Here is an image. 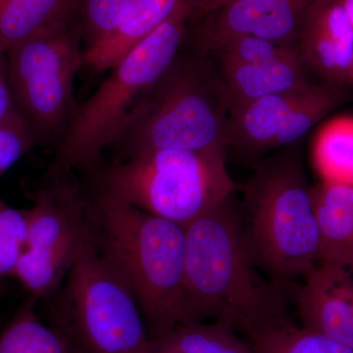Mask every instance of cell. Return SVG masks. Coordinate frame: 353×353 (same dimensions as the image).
<instances>
[{
  "label": "cell",
  "mask_w": 353,
  "mask_h": 353,
  "mask_svg": "<svg viewBox=\"0 0 353 353\" xmlns=\"http://www.w3.org/2000/svg\"><path fill=\"white\" fill-rule=\"evenodd\" d=\"M185 322L226 323L245 334L285 314L284 303L256 272L232 199L185 226Z\"/></svg>",
  "instance_id": "obj_1"
},
{
  "label": "cell",
  "mask_w": 353,
  "mask_h": 353,
  "mask_svg": "<svg viewBox=\"0 0 353 353\" xmlns=\"http://www.w3.org/2000/svg\"><path fill=\"white\" fill-rule=\"evenodd\" d=\"M90 216L97 243L131 285L150 339L168 334L183 320L185 226L102 190Z\"/></svg>",
  "instance_id": "obj_2"
},
{
  "label": "cell",
  "mask_w": 353,
  "mask_h": 353,
  "mask_svg": "<svg viewBox=\"0 0 353 353\" xmlns=\"http://www.w3.org/2000/svg\"><path fill=\"white\" fill-rule=\"evenodd\" d=\"M194 0L120 60L101 87L74 111L60 139L54 175L94 168L102 152L115 145L153 85L180 54Z\"/></svg>",
  "instance_id": "obj_3"
},
{
  "label": "cell",
  "mask_w": 353,
  "mask_h": 353,
  "mask_svg": "<svg viewBox=\"0 0 353 353\" xmlns=\"http://www.w3.org/2000/svg\"><path fill=\"white\" fill-rule=\"evenodd\" d=\"M208 57L181 55L132 113L117 143L131 153L226 152L230 110L220 71Z\"/></svg>",
  "instance_id": "obj_4"
},
{
  "label": "cell",
  "mask_w": 353,
  "mask_h": 353,
  "mask_svg": "<svg viewBox=\"0 0 353 353\" xmlns=\"http://www.w3.org/2000/svg\"><path fill=\"white\" fill-rule=\"evenodd\" d=\"M51 326L77 353H148L152 339L123 272L92 231L61 288L51 296Z\"/></svg>",
  "instance_id": "obj_5"
},
{
  "label": "cell",
  "mask_w": 353,
  "mask_h": 353,
  "mask_svg": "<svg viewBox=\"0 0 353 353\" xmlns=\"http://www.w3.org/2000/svg\"><path fill=\"white\" fill-rule=\"evenodd\" d=\"M287 148L260 163L245 187L248 245L257 265L282 280L305 276L320 250L312 188L299 150Z\"/></svg>",
  "instance_id": "obj_6"
},
{
  "label": "cell",
  "mask_w": 353,
  "mask_h": 353,
  "mask_svg": "<svg viewBox=\"0 0 353 353\" xmlns=\"http://www.w3.org/2000/svg\"><path fill=\"white\" fill-rule=\"evenodd\" d=\"M125 157L108 167L101 190L183 226L231 199L236 188L226 152L158 150Z\"/></svg>",
  "instance_id": "obj_7"
},
{
  "label": "cell",
  "mask_w": 353,
  "mask_h": 353,
  "mask_svg": "<svg viewBox=\"0 0 353 353\" xmlns=\"http://www.w3.org/2000/svg\"><path fill=\"white\" fill-rule=\"evenodd\" d=\"M80 21L58 23L7 50L14 105L39 141L61 139L75 111L74 80L83 66Z\"/></svg>",
  "instance_id": "obj_8"
},
{
  "label": "cell",
  "mask_w": 353,
  "mask_h": 353,
  "mask_svg": "<svg viewBox=\"0 0 353 353\" xmlns=\"http://www.w3.org/2000/svg\"><path fill=\"white\" fill-rule=\"evenodd\" d=\"M315 0H230L204 16L194 38V50L209 57L241 37L296 43Z\"/></svg>",
  "instance_id": "obj_9"
},
{
  "label": "cell",
  "mask_w": 353,
  "mask_h": 353,
  "mask_svg": "<svg viewBox=\"0 0 353 353\" xmlns=\"http://www.w3.org/2000/svg\"><path fill=\"white\" fill-rule=\"evenodd\" d=\"M54 176L50 185L39 190L34 205L26 209V248L76 260L83 241L92 231L90 210L76 185L62 175Z\"/></svg>",
  "instance_id": "obj_10"
},
{
  "label": "cell",
  "mask_w": 353,
  "mask_h": 353,
  "mask_svg": "<svg viewBox=\"0 0 353 353\" xmlns=\"http://www.w3.org/2000/svg\"><path fill=\"white\" fill-rule=\"evenodd\" d=\"M297 46L304 63L323 83L353 85V26L343 0H315Z\"/></svg>",
  "instance_id": "obj_11"
},
{
  "label": "cell",
  "mask_w": 353,
  "mask_h": 353,
  "mask_svg": "<svg viewBox=\"0 0 353 353\" xmlns=\"http://www.w3.org/2000/svg\"><path fill=\"white\" fill-rule=\"evenodd\" d=\"M296 292L301 324L353 350V266L317 264Z\"/></svg>",
  "instance_id": "obj_12"
},
{
  "label": "cell",
  "mask_w": 353,
  "mask_h": 353,
  "mask_svg": "<svg viewBox=\"0 0 353 353\" xmlns=\"http://www.w3.org/2000/svg\"><path fill=\"white\" fill-rule=\"evenodd\" d=\"M187 0H137L110 34L83 50V66L112 69L123 57L170 19Z\"/></svg>",
  "instance_id": "obj_13"
},
{
  "label": "cell",
  "mask_w": 353,
  "mask_h": 353,
  "mask_svg": "<svg viewBox=\"0 0 353 353\" xmlns=\"http://www.w3.org/2000/svg\"><path fill=\"white\" fill-rule=\"evenodd\" d=\"M313 85L268 95L230 110V146L248 153L272 150L285 118Z\"/></svg>",
  "instance_id": "obj_14"
},
{
  "label": "cell",
  "mask_w": 353,
  "mask_h": 353,
  "mask_svg": "<svg viewBox=\"0 0 353 353\" xmlns=\"http://www.w3.org/2000/svg\"><path fill=\"white\" fill-rule=\"evenodd\" d=\"M320 233L318 264L353 266V183L312 188Z\"/></svg>",
  "instance_id": "obj_15"
},
{
  "label": "cell",
  "mask_w": 353,
  "mask_h": 353,
  "mask_svg": "<svg viewBox=\"0 0 353 353\" xmlns=\"http://www.w3.org/2000/svg\"><path fill=\"white\" fill-rule=\"evenodd\" d=\"M301 57L259 65L221 67L229 110L310 83Z\"/></svg>",
  "instance_id": "obj_16"
},
{
  "label": "cell",
  "mask_w": 353,
  "mask_h": 353,
  "mask_svg": "<svg viewBox=\"0 0 353 353\" xmlns=\"http://www.w3.org/2000/svg\"><path fill=\"white\" fill-rule=\"evenodd\" d=\"M76 15L79 0H0V44L7 51Z\"/></svg>",
  "instance_id": "obj_17"
},
{
  "label": "cell",
  "mask_w": 353,
  "mask_h": 353,
  "mask_svg": "<svg viewBox=\"0 0 353 353\" xmlns=\"http://www.w3.org/2000/svg\"><path fill=\"white\" fill-rule=\"evenodd\" d=\"M148 353H255L246 339L221 321L185 322L152 340Z\"/></svg>",
  "instance_id": "obj_18"
},
{
  "label": "cell",
  "mask_w": 353,
  "mask_h": 353,
  "mask_svg": "<svg viewBox=\"0 0 353 353\" xmlns=\"http://www.w3.org/2000/svg\"><path fill=\"white\" fill-rule=\"evenodd\" d=\"M245 334L255 353H353L338 341L290 321L287 314Z\"/></svg>",
  "instance_id": "obj_19"
},
{
  "label": "cell",
  "mask_w": 353,
  "mask_h": 353,
  "mask_svg": "<svg viewBox=\"0 0 353 353\" xmlns=\"http://www.w3.org/2000/svg\"><path fill=\"white\" fill-rule=\"evenodd\" d=\"M36 303L26 301L0 330V353H77L62 333L41 321Z\"/></svg>",
  "instance_id": "obj_20"
},
{
  "label": "cell",
  "mask_w": 353,
  "mask_h": 353,
  "mask_svg": "<svg viewBox=\"0 0 353 353\" xmlns=\"http://www.w3.org/2000/svg\"><path fill=\"white\" fill-rule=\"evenodd\" d=\"M345 85L314 83L305 97L297 103L285 118L279 131L273 148L294 145L325 117L347 101Z\"/></svg>",
  "instance_id": "obj_21"
},
{
  "label": "cell",
  "mask_w": 353,
  "mask_h": 353,
  "mask_svg": "<svg viewBox=\"0 0 353 353\" xmlns=\"http://www.w3.org/2000/svg\"><path fill=\"white\" fill-rule=\"evenodd\" d=\"M314 160L323 182L353 183V118L323 127L316 138Z\"/></svg>",
  "instance_id": "obj_22"
},
{
  "label": "cell",
  "mask_w": 353,
  "mask_h": 353,
  "mask_svg": "<svg viewBox=\"0 0 353 353\" xmlns=\"http://www.w3.org/2000/svg\"><path fill=\"white\" fill-rule=\"evenodd\" d=\"M74 262L26 248L13 275L34 299H50L61 288Z\"/></svg>",
  "instance_id": "obj_23"
},
{
  "label": "cell",
  "mask_w": 353,
  "mask_h": 353,
  "mask_svg": "<svg viewBox=\"0 0 353 353\" xmlns=\"http://www.w3.org/2000/svg\"><path fill=\"white\" fill-rule=\"evenodd\" d=\"M212 57L224 67L272 63L301 57V53L296 43L241 37L222 44L208 57Z\"/></svg>",
  "instance_id": "obj_24"
},
{
  "label": "cell",
  "mask_w": 353,
  "mask_h": 353,
  "mask_svg": "<svg viewBox=\"0 0 353 353\" xmlns=\"http://www.w3.org/2000/svg\"><path fill=\"white\" fill-rule=\"evenodd\" d=\"M137 0H79V18L88 46L108 36ZM87 46V48H88Z\"/></svg>",
  "instance_id": "obj_25"
},
{
  "label": "cell",
  "mask_w": 353,
  "mask_h": 353,
  "mask_svg": "<svg viewBox=\"0 0 353 353\" xmlns=\"http://www.w3.org/2000/svg\"><path fill=\"white\" fill-rule=\"evenodd\" d=\"M36 143V137L17 111L0 123V176Z\"/></svg>",
  "instance_id": "obj_26"
},
{
  "label": "cell",
  "mask_w": 353,
  "mask_h": 353,
  "mask_svg": "<svg viewBox=\"0 0 353 353\" xmlns=\"http://www.w3.org/2000/svg\"><path fill=\"white\" fill-rule=\"evenodd\" d=\"M8 81L7 51L0 44V123L16 112Z\"/></svg>",
  "instance_id": "obj_27"
},
{
  "label": "cell",
  "mask_w": 353,
  "mask_h": 353,
  "mask_svg": "<svg viewBox=\"0 0 353 353\" xmlns=\"http://www.w3.org/2000/svg\"><path fill=\"white\" fill-rule=\"evenodd\" d=\"M25 246L17 241L0 234V278L13 275Z\"/></svg>",
  "instance_id": "obj_28"
},
{
  "label": "cell",
  "mask_w": 353,
  "mask_h": 353,
  "mask_svg": "<svg viewBox=\"0 0 353 353\" xmlns=\"http://www.w3.org/2000/svg\"><path fill=\"white\" fill-rule=\"evenodd\" d=\"M230 0H194V18H202L208 14L213 12L216 9L224 6Z\"/></svg>",
  "instance_id": "obj_29"
},
{
  "label": "cell",
  "mask_w": 353,
  "mask_h": 353,
  "mask_svg": "<svg viewBox=\"0 0 353 353\" xmlns=\"http://www.w3.org/2000/svg\"><path fill=\"white\" fill-rule=\"evenodd\" d=\"M343 4L353 26V0H343Z\"/></svg>",
  "instance_id": "obj_30"
}]
</instances>
